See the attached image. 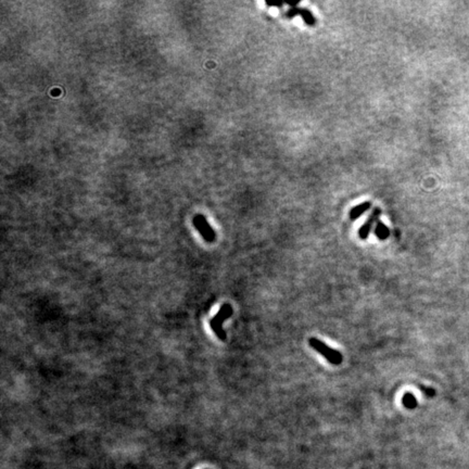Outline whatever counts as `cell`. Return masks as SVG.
Instances as JSON below:
<instances>
[{"label":"cell","mask_w":469,"mask_h":469,"mask_svg":"<svg viewBox=\"0 0 469 469\" xmlns=\"http://www.w3.org/2000/svg\"><path fill=\"white\" fill-rule=\"evenodd\" d=\"M309 344L311 345V348L315 350L317 353L320 355H323L324 358L327 360L330 364L333 365H340L343 361V356L340 353L339 351H336L334 349H331L329 345L326 344L323 341H320L317 338H310L309 339Z\"/></svg>","instance_id":"obj_1"},{"label":"cell","mask_w":469,"mask_h":469,"mask_svg":"<svg viewBox=\"0 0 469 469\" xmlns=\"http://www.w3.org/2000/svg\"><path fill=\"white\" fill-rule=\"evenodd\" d=\"M233 315V309L229 304H224L221 308L220 312H218L214 317L211 319L210 325L211 328L214 331L218 338H220L222 341H226L227 340V335L225 331L223 329V323L225 322L226 319H228L231 316Z\"/></svg>","instance_id":"obj_2"},{"label":"cell","mask_w":469,"mask_h":469,"mask_svg":"<svg viewBox=\"0 0 469 469\" xmlns=\"http://www.w3.org/2000/svg\"><path fill=\"white\" fill-rule=\"evenodd\" d=\"M295 15H300L304 21V23L309 25V26H314L316 23L314 14L307 8H298L295 6L290 7V9L286 12V17H288L289 19H292L295 17Z\"/></svg>","instance_id":"obj_3"},{"label":"cell","mask_w":469,"mask_h":469,"mask_svg":"<svg viewBox=\"0 0 469 469\" xmlns=\"http://www.w3.org/2000/svg\"><path fill=\"white\" fill-rule=\"evenodd\" d=\"M380 214H381V211H380L379 208H374V211H373V213H371L370 215H369L368 220H367V221L363 224V226H362V227L360 228L359 236H360V238L362 239V240H365V239L368 238L369 234H370V232H371V229H373V227H374V224H375L377 221H378Z\"/></svg>","instance_id":"obj_4"},{"label":"cell","mask_w":469,"mask_h":469,"mask_svg":"<svg viewBox=\"0 0 469 469\" xmlns=\"http://www.w3.org/2000/svg\"><path fill=\"white\" fill-rule=\"evenodd\" d=\"M195 225L198 231L202 234V237L205 238V240L208 242L214 241V239H215V234H214L213 229L210 227V225H208L205 217L197 216L195 218Z\"/></svg>","instance_id":"obj_5"},{"label":"cell","mask_w":469,"mask_h":469,"mask_svg":"<svg viewBox=\"0 0 469 469\" xmlns=\"http://www.w3.org/2000/svg\"><path fill=\"white\" fill-rule=\"evenodd\" d=\"M370 206H371L370 202H364V203H361V205H359V206L352 208L351 211H350V218H351V220L352 221L358 220V218L362 215V214H364L365 212L369 210Z\"/></svg>","instance_id":"obj_6"},{"label":"cell","mask_w":469,"mask_h":469,"mask_svg":"<svg viewBox=\"0 0 469 469\" xmlns=\"http://www.w3.org/2000/svg\"><path fill=\"white\" fill-rule=\"evenodd\" d=\"M375 234L379 240H386L390 236V231L382 222H377V225L375 227Z\"/></svg>","instance_id":"obj_7"},{"label":"cell","mask_w":469,"mask_h":469,"mask_svg":"<svg viewBox=\"0 0 469 469\" xmlns=\"http://www.w3.org/2000/svg\"><path fill=\"white\" fill-rule=\"evenodd\" d=\"M402 404H403L406 407V409L414 410L417 407L418 402L416 400V397L414 396V394L409 393V392H407V393H405L403 395V397H402Z\"/></svg>","instance_id":"obj_8"},{"label":"cell","mask_w":469,"mask_h":469,"mask_svg":"<svg viewBox=\"0 0 469 469\" xmlns=\"http://www.w3.org/2000/svg\"><path fill=\"white\" fill-rule=\"evenodd\" d=\"M419 388L421 390L422 393H424L428 397H432L436 395V390L429 388V387H425V386H419Z\"/></svg>","instance_id":"obj_9"},{"label":"cell","mask_w":469,"mask_h":469,"mask_svg":"<svg viewBox=\"0 0 469 469\" xmlns=\"http://www.w3.org/2000/svg\"><path fill=\"white\" fill-rule=\"evenodd\" d=\"M266 4H267L268 7H277V8H282L284 3H269V2H266Z\"/></svg>","instance_id":"obj_10"}]
</instances>
